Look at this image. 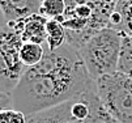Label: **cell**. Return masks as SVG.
Masks as SVG:
<instances>
[{"mask_svg": "<svg viewBox=\"0 0 132 123\" xmlns=\"http://www.w3.org/2000/svg\"><path fill=\"white\" fill-rule=\"evenodd\" d=\"M79 48L68 43L46 52L29 67L12 91V106L25 115L37 114L82 97L93 84Z\"/></svg>", "mask_w": 132, "mask_h": 123, "instance_id": "cell-1", "label": "cell"}, {"mask_svg": "<svg viewBox=\"0 0 132 123\" xmlns=\"http://www.w3.org/2000/svg\"><path fill=\"white\" fill-rule=\"evenodd\" d=\"M123 43V31L103 28L88 37L79 51L93 80L118 71Z\"/></svg>", "mask_w": 132, "mask_h": 123, "instance_id": "cell-2", "label": "cell"}, {"mask_svg": "<svg viewBox=\"0 0 132 123\" xmlns=\"http://www.w3.org/2000/svg\"><path fill=\"white\" fill-rule=\"evenodd\" d=\"M105 110L120 123H132V76L117 71L94 80Z\"/></svg>", "mask_w": 132, "mask_h": 123, "instance_id": "cell-3", "label": "cell"}, {"mask_svg": "<svg viewBox=\"0 0 132 123\" xmlns=\"http://www.w3.org/2000/svg\"><path fill=\"white\" fill-rule=\"evenodd\" d=\"M22 45L24 42L21 37L12 28L3 22L2 33H0V89H2V93L11 94L26 69L20 56Z\"/></svg>", "mask_w": 132, "mask_h": 123, "instance_id": "cell-4", "label": "cell"}, {"mask_svg": "<svg viewBox=\"0 0 132 123\" xmlns=\"http://www.w3.org/2000/svg\"><path fill=\"white\" fill-rule=\"evenodd\" d=\"M47 21L48 19H46L45 16H42L41 13H35L25 17V19H20L12 22H4V24L12 28L21 37L22 42L45 45L47 38V33H46Z\"/></svg>", "mask_w": 132, "mask_h": 123, "instance_id": "cell-5", "label": "cell"}, {"mask_svg": "<svg viewBox=\"0 0 132 123\" xmlns=\"http://www.w3.org/2000/svg\"><path fill=\"white\" fill-rule=\"evenodd\" d=\"M3 21L12 22L39 13L41 0H0Z\"/></svg>", "mask_w": 132, "mask_h": 123, "instance_id": "cell-6", "label": "cell"}, {"mask_svg": "<svg viewBox=\"0 0 132 123\" xmlns=\"http://www.w3.org/2000/svg\"><path fill=\"white\" fill-rule=\"evenodd\" d=\"M26 118L28 123H81L71 113V101L41 113L26 115Z\"/></svg>", "mask_w": 132, "mask_h": 123, "instance_id": "cell-7", "label": "cell"}, {"mask_svg": "<svg viewBox=\"0 0 132 123\" xmlns=\"http://www.w3.org/2000/svg\"><path fill=\"white\" fill-rule=\"evenodd\" d=\"M85 97H86V100L90 105V114L84 123H120L112 115H110L105 110V108L102 106V103H101V101H100V98L96 93L94 81H93L92 86L88 89Z\"/></svg>", "mask_w": 132, "mask_h": 123, "instance_id": "cell-8", "label": "cell"}, {"mask_svg": "<svg viewBox=\"0 0 132 123\" xmlns=\"http://www.w3.org/2000/svg\"><path fill=\"white\" fill-rule=\"evenodd\" d=\"M46 46L50 50H58L67 42V29L56 19H48L46 26Z\"/></svg>", "mask_w": 132, "mask_h": 123, "instance_id": "cell-9", "label": "cell"}, {"mask_svg": "<svg viewBox=\"0 0 132 123\" xmlns=\"http://www.w3.org/2000/svg\"><path fill=\"white\" fill-rule=\"evenodd\" d=\"M46 52V46L39 45V43H33V42H24L20 56L26 68L34 67L37 64H39L45 56Z\"/></svg>", "mask_w": 132, "mask_h": 123, "instance_id": "cell-10", "label": "cell"}, {"mask_svg": "<svg viewBox=\"0 0 132 123\" xmlns=\"http://www.w3.org/2000/svg\"><path fill=\"white\" fill-rule=\"evenodd\" d=\"M67 9L65 0H41L39 13L46 19H60Z\"/></svg>", "mask_w": 132, "mask_h": 123, "instance_id": "cell-11", "label": "cell"}, {"mask_svg": "<svg viewBox=\"0 0 132 123\" xmlns=\"http://www.w3.org/2000/svg\"><path fill=\"white\" fill-rule=\"evenodd\" d=\"M115 11L122 16V25L119 30L132 36V0H119Z\"/></svg>", "mask_w": 132, "mask_h": 123, "instance_id": "cell-12", "label": "cell"}, {"mask_svg": "<svg viewBox=\"0 0 132 123\" xmlns=\"http://www.w3.org/2000/svg\"><path fill=\"white\" fill-rule=\"evenodd\" d=\"M0 123H28V118L18 110L7 109L0 113Z\"/></svg>", "mask_w": 132, "mask_h": 123, "instance_id": "cell-13", "label": "cell"}]
</instances>
